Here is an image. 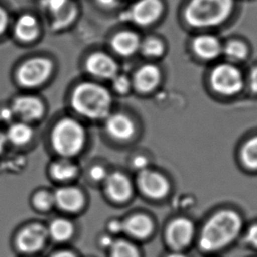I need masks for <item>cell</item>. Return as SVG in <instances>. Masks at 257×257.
<instances>
[{
	"mask_svg": "<svg viewBox=\"0 0 257 257\" xmlns=\"http://www.w3.org/2000/svg\"><path fill=\"white\" fill-rule=\"evenodd\" d=\"M112 103L109 91L97 83H80L71 95L72 108L89 120H105L111 114Z\"/></svg>",
	"mask_w": 257,
	"mask_h": 257,
	"instance_id": "6da1fadb",
	"label": "cell"
},
{
	"mask_svg": "<svg viewBox=\"0 0 257 257\" xmlns=\"http://www.w3.org/2000/svg\"><path fill=\"white\" fill-rule=\"evenodd\" d=\"M241 220L232 211H222L206 223L201 233L200 246L207 252H213L227 246L239 234Z\"/></svg>",
	"mask_w": 257,
	"mask_h": 257,
	"instance_id": "7a4b0ae2",
	"label": "cell"
},
{
	"mask_svg": "<svg viewBox=\"0 0 257 257\" xmlns=\"http://www.w3.org/2000/svg\"><path fill=\"white\" fill-rule=\"evenodd\" d=\"M50 141L58 157L74 159L86 147V128L74 118H62L54 125Z\"/></svg>",
	"mask_w": 257,
	"mask_h": 257,
	"instance_id": "3957f363",
	"label": "cell"
},
{
	"mask_svg": "<svg viewBox=\"0 0 257 257\" xmlns=\"http://www.w3.org/2000/svg\"><path fill=\"white\" fill-rule=\"evenodd\" d=\"M234 0H190L184 17L195 28L221 25L232 15Z\"/></svg>",
	"mask_w": 257,
	"mask_h": 257,
	"instance_id": "277c9868",
	"label": "cell"
},
{
	"mask_svg": "<svg viewBox=\"0 0 257 257\" xmlns=\"http://www.w3.org/2000/svg\"><path fill=\"white\" fill-rule=\"evenodd\" d=\"M49 240L46 225L31 221L20 227L15 233L14 244L20 253L33 256L44 249Z\"/></svg>",
	"mask_w": 257,
	"mask_h": 257,
	"instance_id": "5b68a950",
	"label": "cell"
},
{
	"mask_svg": "<svg viewBox=\"0 0 257 257\" xmlns=\"http://www.w3.org/2000/svg\"><path fill=\"white\" fill-rule=\"evenodd\" d=\"M53 63L46 57H36L23 62L16 72L19 85L25 88H36L50 79Z\"/></svg>",
	"mask_w": 257,
	"mask_h": 257,
	"instance_id": "8992f818",
	"label": "cell"
},
{
	"mask_svg": "<svg viewBox=\"0 0 257 257\" xmlns=\"http://www.w3.org/2000/svg\"><path fill=\"white\" fill-rule=\"evenodd\" d=\"M243 83L241 72L232 64H219L211 72V86L222 95H235L242 89Z\"/></svg>",
	"mask_w": 257,
	"mask_h": 257,
	"instance_id": "52a82bcc",
	"label": "cell"
},
{
	"mask_svg": "<svg viewBox=\"0 0 257 257\" xmlns=\"http://www.w3.org/2000/svg\"><path fill=\"white\" fill-rule=\"evenodd\" d=\"M53 193L55 208L64 213L77 214L86 207V194L78 186L64 184L53 190Z\"/></svg>",
	"mask_w": 257,
	"mask_h": 257,
	"instance_id": "ba28073f",
	"label": "cell"
},
{
	"mask_svg": "<svg viewBox=\"0 0 257 257\" xmlns=\"http://www.w3.org/2000/svg\"><path fill=\"white\" fill-rule=\"evenodd\" d=\"M102 186L105 196L113 204H125L133 197V182L122 172H109Z\"/></svg>",
	"mask_w": 257,
	"mask_h": 257,
	"instance_id": "9c48e42d",
	"label": "cell"
},
{
	"mask_svg": "<svg viewBox=\"0 0 257 257\" xmlns=\"http://www.w3.org/2000/svg\"><path fill=\"white\" fill-rule=\"evenodd\" d=\"M163 4L161 0H138L126 12L123 18L141 27L151 25L161 17Z\"/></svg>",
	"mask_w": 257,
	"mask_h": 257,
	"instance_id": "30bf717a",
	"label": "cell"
},
{
	"mask_svg": "<svg viewBox=\"0 0 257 257\" xmlns=\"http://www.w3.org/2000/svg\"><path fill=\"white\" fill-rule=\"evenodd\" d=\"M12 112L20 121L31 123L38 121L44 114V105L39 98L32 95L16 97L12 102Z\"/></svg>",
	"mask_w": 257,
	"mask_h": 257,
	"instance_id": "8fae6325",
	"label": "cell"
},
{
	"mask_svg": "<svg viewBox=\"0 0 257 257\" xmlns=\"http://www.w3.org/2000/svg\"><path fill=\"white\" fill-rule=\"evenodd\" d=\"M104 121L107 136L118 142L132 140L136 132L133 119L122 113H111Z\"/></svg>",
	"mask_w": 257,
	"mask_h": 257,
	"instance_id": "7c38bea8",
	"label": "cell"
},
{
	"mask_svg": "<svg viewBox=\"0 0 257 257\" xmlns=\"http://www.w3.org/2000/svg\"><path fill=\"white\" fill-rule=\"evenodd\" d=\"M85 68L89 74L99 79H112L119 73V66L114 58L104 52H94L86 58Z\"/></svg>",
	"mask_w": 257,
	"mask_h": 257,
	"instance_id": "4fadbf2b",
	"label": "cell"
},
{
	"mask_svg": "<svg viewBox=\"0 0 257 257\" xmlns=\"http://www.w3.org/2000/svg\"><path fill=\"white\" fill-rule=\"evenodd\" d=\"M138 186L146 196L154 199L164 197L169 190V184L163 175L149 170L148 168L139 172Z\"/></svg>",
	"mask_w": 257,
	"mask_h": 257,
	"instance_id": "5bb4252c",
	"label": "cell"
},
{
	"mask_svg": "<svg viewBox=\"0 0 257 257\" xmlns=\"http://www.w3.org/2000/svg\"><path fill=\"white\" fill-rule=\"evenodd\" d=\"M79 165L72 158L58 157L48 168L50 178L62 185L71 184L79 176Z\"/></svg>",
	"mask_w": 257,
	"mask_h": 257,
	"instance_id": "9a60e30c",
	"label": "cell"
},
{
	"mask_svg": "<svg viewBox=\"0 0 257 257\" xmlns=\"http://www.w3.org/2000/svg\"><path fill=\"white\" fill-rule=\"evenodd\" d=\"M194 235V225L192 222L186 218H178L168 227V242L176 249H181L191 241Z\"/></svg>",
	"mask_w": 257,
	"mask_h": 257,
	"instance_id": "2e32d148",
	"label": "cell"
},
{
	"mask_svg": "<svg viewBox=\"0 0 257 257\" xmlns=\"http://www.w3.org/2000/svg\"><path fill=\"white\" fill-rule=\"evenodd\" d=\"M49 239L57 244L68 242L74 237L76 225L71 218L60 216L50 220L46 225Z\"/></svg>",
	"mask_w": 257,
	"mask_h": 257,
	"instance_id": "e0dca14e",
	"label": "cell"
},
{
	"mask_svg": "<svg viewBox=\"0 0 257 257\" xmlns=\"http://www.w3.org/2000/svg\"><path fill=\"white\" fill-rule=\"evenodd\" d=\"M153 230V222L146 215H132L123 219V233L133 239H147Z\"/></svg>",
	"mask_w": 257,
	"mask_h": 257,
	"instance_id": "ac0fdd59",
	"label": "cell"
},
{
	"mask_svg": "<svg viewBox=\"0 0 257 257\" xmlns=\"http://www.w3.org/2000/svg\"><path fill=\"white\" fill-rule=\"evenodd\" d=\"M161 79V71L156 65L146 64L137 71L133 84L141 93H149L157 87Z\"/></svg>",
	"mask_w": 257,
	"mask_h": 257,
	"instance_id": "d6986e66",
	"label": "cell"
},
{
	"mask_svg": "<svg viewBox=\"0 0 257 257\" xmlns=\"http://www.w3.org/2000/svg\"><path fill=\"white\" fill-rule=\"evenodd\" d=\"M140 37L132 31H121L115 34L110 41L112 50L121 57H128L140 50Z\"/></svg>",
	"mask_w": 257,
	"mask_h": 257,
	"instance_id": "ffe728a7",
	"label": "cell"
},
{
	"mask_svg": "<svg viewBox=\"0 0 257 257\" xmlns=\"http://www.w3.org/2000/svg\"><path fill=\"white\" fill-rule=\"evenodd\" d=\"M193 50L202 59L212 60L221 54L223 48L217 37L211 35H202L193 41Z\"/></svg>",
	"mask_w": 257,
	"mask_h": 257,
	"instance_id": "44dd1931",
	"label": "cell"
},
{
	"mask_svg": "<svg viewBox=\"0 0 257 257\" xmlns=\"http://www.w3.org/2000/svg\"><path fill=\"white\" fill-rule=\"evenodd\" d=\"M5 135L8 143L14 147H22L32 141L35 133L30 123L19 121L9 125Z\"/></svg>",
	"mask_w": 257,
	"mask_h": 257,
	"instance_id": "7402d4cb",
	"label": "cell"
},
{
	"mask_svg": "<svg viewBox=\"0 0 257 257\" xmlns=\"http://www.w3.org/2000/svg\"><path fill=\"white\" fill-rule=\"evenodd\" d=\"M14 32L15 37L20 41L24 43L32 42L39 36V22L32 15H22L15 22Z\"/></svg>",
	"mask_w": 257,
	"mask_h": 257,
	"instance_id": "603a6c76",
	"label": "cell"
},
{
	"mask_svg": "<svg viewBox=\"0 0 257 257\" xmlns=\"http://www.w3.org/2000/svg\"><path fill=\"white\" fill-rule=\"evenodd\" d=\"M78 15V9L76 5L69 0L66 4L59 10L55 12L51 16V28L55 31L65 29L75 21Z\"/></svg>",
	"mask_w": 257,
	"mask_h": 257,
	"instance_id": "cb8c5ba5",
	"label": "cell"
},
{
	"mask_svg": "<svg viewBox=\"0 0 257 257\" xmlns=\"http://www.w3.org/2000/svg\"><path fill=\"white\" fill-rule=\"evenodd\" d=\"M33 209L40 213H48L55 209L54 193L47 189H38L31 196Z\"/></svg>",
	"mask_w": 257,
	"mask_h": 257,
	"instance_id": "d4e9b609",
	"label": "cell"
},
{
	"mask_svg": "<svg viewBox=\"0 0 257 257\" xmlns=\"http://www.w3.org/2000/svg\"><path fill=\"white\" fill-rule=\"evenodd\" d=\"M109 257H140L138 247L128 239L116 238L108 251Z\"/></svg>",
	"mask_w": 257,
	"mask_h": 257,
	"instance_id": "484cf974",
	"label": "cell"
},
{
	"mask_svg": "<svg viewBox=\"0 0 257 257\" xmlns=\"http://www.w3.org/2000/svg\"><path fill=\"white\" fill-rule=\"evenodd\" d=\"M222 51H224L225 57L231 61H242L247 56V48L239 41H232L227 43Z\"/></svg>",
	"mask_w": 257,
	"mask_h": 257,
	"instance_id": "4316f807",
	"label": "cell"
},
{
	"mask_svg": "<svg viewBox=\"0 0 257 257\" xmlns=\"http://www.w3.org/2000/svg\"><path fill=\"white\" fill-rule=\"evenodd\" d=\"M243 163L251 169H257V137L246 142L241 151Z\"/></svg>",
	"mask_w": 257,
	"mask_h": 257,
	"instance_id": "83f0119b",
	"label": "cell"
},
{
	"mask_svg": "<svg viewBox=\"0 0 257 257\" xmlns=\"http://www.w3.org/2000/svg\"><path fill=\"white\" fill-rule=\"evenodd\" d=\"M140 50L146 57H157L164 52V45L159 39L147 38L144 42H141Z\"/></svg>",
	"mask_w": 257,
	"mask_h": 257,
	"instance_id": "f1b7e54d",
	"label": "cell"
},
{
	"mask_svg": "<svg viewBox=\"0 0 257 257\" xmlns=\"http://www.w3.org/2000/svg\"><path fill=\"white\" fill-rule=\"evenodd\" d=\"M109 171L107 168L102 164H93L88 168L87 170V176L90 181L96 183H103L104 181L107 178Z\"/></svg>",
	"mask_w": 257,
	"mask_h": 257,
	"instance_id": "f546056e",
	"label": "cell"
},
{
	"mask_svg": "<svg viewBox=\"0 0 257 257\" xmlns=\"http://www.w3.org/2000/svg\"><path fill=\"white\" fill-rule=\"evenodd\" d=\"M111 81H112V86L114 91L120 94L128 93L133 86V82L131 81V79H128V77L120 73L114 76V78L111 79Z\"/></svg>",
	"mask_w": 257,
	"mask_h": 257,
	"instance_id": "4dcf8cb0",
	"label": "cell"
},
{
	"mask_svg": "<svg viewBox=\"0 0 257 257\" xmlns=\"http://www.w3.org/2000/svg\"><path fill=\"white\" fill-rule=\"evenodd\" d=\"M106 232L115 238H119L118 236L123 233V219L109 218L106 223Z\"/></svg>",
	"mask_w": 257,
	"mask_h": 257,
	"instance_id": "1f68e13d",
	"label": "cell"
},
{
	"mask_svg": "<svg viewBox=\"0 0 257 257\" xmlns=\"http://www.w3.org/2000/svg\"><path fill=\"white\" fill-rule=\"evenodd\" d=\"M115 237L111 235L108 232H105L100 233L96 239L97 246L102 251L108 252L111 248L112 245L114 244L115 240Z\"/></svg>",
	"mask_w": 257,
	"mask_h": 257,
	"instance_id": "d6a6232c",
	"label": "cell"
},
{
	"mask_svg": "<svg viewBox=\"0 0 257 257\" xmlns=\"http://www.w3.org/2000/svg\"><path fill=\"white\" fill-rule=\"evenodd\" d=\"M132 166L134 169H136L137 171L141 172L147 169L148 166V161L147 158L142 155H137L133 158L132 161Z\"/></svg>",
	"mask_w": 257,
	"mask_h": 257,
	"instance_id": "836d02e7",
	"label": "cell"
},
{
	"mask_svg": "<svg viewBox=\"0 0 257 257\" xmlns=\"http://www.w3.org/2000/svg\"><path fill=\"white\" fill-rule=\"evenodd\" d=\"M8 22L9 18L8 12L0 7V35H2L6 31V29H8Z\"/></svg>",
	"mask_w": 257,
	"mask_h": 257,
	"instance_id": "e575fe53",
	"label": "cell"
},
{
	"mask_svg": "<svg viewBox=\"0 0 257 257\" xmlns=\"http://www.w3.org/2000/svg\"><path fill=\"white\" fill-rule=\"evenodd\" d=\"M50 257H79L76 252L71 249H66V248H62V249L55 251Z\"/></svg>",
	"mask_w": 257,
	"mask_h": 257,
	"instance_id": "d590c367",
	"label": "cell"
},
{
	"mask_svg": "<svg viewBox=\"0 0 257 257\" xmlns=\"http://www.w3.org/2000/svg\"><path fill=\"white\" fill-rule=\"evenodd\" d=\"M246 238L247 242L253 246H257V225H253L248 230Z\"/></svg>",
	"mask_w": 257,
	"mask_h": 257,
	"instance_id": "8d00e7d4",
	"label": "cell"
},
{
	"mask_svg": "<svg viewBox=\"0 0 257 257\" xmlns=\"http://www.w3.org/2000/svg\"><path fill=\"white\" fill-rule=\"evenodd\" d=\"M249 85L252 91L257 93V67L253 69L250 73Z\"/></svg>",
	"mask_w": 257,
	"mask_h": 257,
	"instance_id": "74e56055",
	"label": "cell"
},
{
	"mask_svg": "<svg viewBox=\"0 0 257 257\" xmlns=\"http://www.w3.org/2000/svg\"><path fill=\"white\" fill-rule=\"evenodd\" d=\"M8 145V141L6 139V135L5 133H3L1 130H0V154H2L4 152L5 148Z\"/></svg>",
	"mask_w": 257,
	"mask_h": 257,
	"instance_id": "f35d334b",
	"label": "cell"
},
{
	"mask_svg": "<svg viewBox=\"0 0 257 257\" xmlns=\"http://www.w3.org/2000/svg\"><path fill=\"white\" fill-rule=\"evenodd\" d=\"M97 1L99 4L106 8H112L118 2V0H97Z\"/></svg>",
	"mask_w": 257,
	"mask_h": 257,
	"instance_id": "ab89813d",
	"label": "cell"
},
{
	"mask_svg": "<svg viewBox=\"0 0 257 257\" xmlns=\"http://www.w3.org/2000/svg\"><path fill=\"white\" fill-rule=\"evenodd\" d=\"M168 257H186L184 254H182V253H174L170 254L169 256Z\"/></svg>",
	"mask_w": 257,
	"mask_h": 257,
	"instance_id": "60d3db41",
	"label": "cell"
},
{
	"mask_svg": "<svg viewBox=\"0 0 257 257\" xmlns=\"http://www.w3.org/2000/svg\"><path fill=\"white\" fill-rule=\"evenodd\" d=\"M29 257H33V256H29Z\"/></svg>",
	"mask_w": 257,
	"mask_h": 257,
	"instance_id": "b9f144b4",
	"label": "cell"
}]
</instances>
